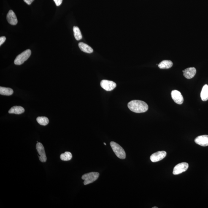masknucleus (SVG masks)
<instances>
[{"label":"nucleus","mask_w":208,"mask_h":208,"mask_svg":"<svg viewBox=\"0 0 208 208\" xmlns=\"http://www.w3.org/2000/svg\"><path fill=\"white\" fill-rule=\"evenodd\" d=\"M128 108L136 113H142L148 110V106L144 101L138 100L130 101L128 104Z\"/></svg>","instance_id":"obj_1"},{"label":"nucleus","mask_w":208,"mask_h":208,"mask_svg":"<svg viewBox=\"0 0 208 208\" xmlns=\"http://www.w3.org/2000/svg\"><path fill=\"white\" fill-rule=\"evenodd\" d=\"M110 145L113 150L118 158L122 159L126 158V153L123 148L119 144L114 142L110 143Z\"/></svg>","instance_id":"obj_2"},{"label":"nucleus","mask_w":208,"mask_h":208,"mask_svg":"<svg viewBox=\"0 0 208 208\" xmlns=\"http://www.w3.org/2000/svg\"><path fill=\"white\" fill-rule=\"evenodd\" d=\"M100 174L98 172H92L83 175L82 179L84 180V184L85 185H88L97 180Z\"/></svg>","instance_id":"obj_3"},{"label":"nucleus","mask_w":208,"mask_h":208,"mask_svg":"<svg viewBox=\"0 0 208 208\" xmlns=\"http://www.w3.org/2000/svg\"><path fill=\"white\" fill-rule=\"evenodd\" d=\"M31 54V50H27L18 55L14 60V64L20 65L23 64L29 58Z\"/></svg>","instance_id":"obj_4"},{"label":"nucleus","mask_w":208,"mask_h":208,"mask_svg":"<svg viewBox=\"0 0 208 208\" xmlns=\"http://www.w3.org/2000/svg\"><path fill=\"white\" fill-rule=\"evenodd\" d=\"M36 150L40 156H39L40 161L42 162H45L47 160L45 150L44 146L41 143L38 142L36 145Z\"/></svg>","instance_id":"obj_5"},{"label":"nucleus","mask_w":208,"mask_h":208,"mask_svg":"<svg viewBox=\"0 0 208 208\" xmlns=\"http://www.w3.org/2000/svg\"><path fill=\"white\" fill-rule=\"evenodd\" d=\"M188 168V163L183 162L177 164L175 166L173 174L175 175L180 174L181 173L185 172Z\"/></svg>","instance_id":"obj_6"},{"label":"nucleus","mask_w":208,"mask_h":208,"mask_svg":"<svg viewBox=\"0 0 208 208\" xmlns=\"http://www.w3.org/2000/svg\"><path fill=\"white\" fill-rule=\"evenodd\" d=\"M101 86L107 91H111L117 86V84L112 81L103 80L100 82Z\"/></svg>","instance_id":"obj_7"},{"label":"nucleus","mask_w":208,"mask_h":208,"mask_svg":"<svg viewBox=\"0 0 208 208\" xmlns=\"http://www.w3.org/2000/svg\"><path fill=\"white\" fill-rule=\"evenodd\" d=\"M171 96L173 100L176 104H181L184 102V98L182 94L177 90H174L171 91Z\"/></svg>","instance_id":"obj_8"},{"label":"nucleus","mask_w":208,"mask_h":208,"mask_svg":"<svg viewBox=\"0 0 208 208\" xmlns=\"http://www.w3.org/2000/svg\"><path fill=\"white\" fill-rule=\"evenodd\" d=\"M166 155V151H158L152 155L150 157V160L153 162H156L163 159Z\"/></svg>","instance_id":"obj_9"},{"label":"nucleus","mask_w":208,"mask_h":208,"mask_svg":"<svg viewBox=\"0 0 208 208\" xmlns=\"http://www.w3.org/2000/svg\"><path fill=\"white\" fill-rule=\"evenodd\" d=\"M195 142L198 145L202 147H207L208 146V135H203L198 136L195 139Z\"/></svg>","instance_id":"obj_10"},{"label":"nucleus","mask_w":208,"mask_h":208,"mask_svg":"<svg viewBox=\"0 0 208 208\" xmlns=\"http://www.w3.org/2000/svg\"><path fill=\"white\" fill-rule=\"evenodd\" d=\"M184 76L186 78L190 79L193 78L196 73V69L194 67L187 68L183 71Z\"/></svg>","instance_id":"obj_11"},{"label":"nucleus","mask_w":208,"mask_h":208,"mask_svg":"<svg viewBox=\"0 0 208 208\" xmlns=\"http://www.w3.org/2000/svg\"><path fill=\"white\" fill-rule=\"evenodd\" d=\"M7 20L8 22L12 25L17 24L18 22L16 16L12 10L9 11L8 13H7Z\"/></svg>","instance_id":"obj_12"},{"label":"nucleus","mask_w":208,"mask_h":208,"mask_svg":"<svg viewBox=\"0 0 208 208\" xmlns=\"http://www.w3.org/2000/svg\"><path fill=\"white\" fill-rule=\"evenodd\" d=\"M24 111V109L22 106H14L9 109V113L20 115V114L23 113Z\"/></svg>","instance_id":"obj_13"},{"label":"nucleus","mask_w":208,"mask_h":208,"mask_svg":"<svg viewBox=\"0 0 208 208\" xmlns=\"http://www.w3.org/2000/svg\"><path fill=\"white\" fill-rule=\"evenodd\" d=\"M78 46L80 50L86 53L90 54L93 52V49L91 47L83 42H79Z\"/></svg>","instance_id":"obj_14"},{"label":"nucleus","mask_w":208,"mask_h":208,"mask_svg":"<svg viewBox=\"0 0 208 208\" xmlns=\"http://www.w3.org/2000/svg\"><path fill=\"white\" fill-rule=\"evenodd\" d=\"M172 61L170 60H163L158 65V67L161 69H168L173 66Z\"/></svg>","instance_id":"obj_15"},{"label":"nucleus","mask_w":208,"mask_h":208,"mask_svg":"<svg viewBox=\"0 0 208 208\" xmlns=\"http://www.w3.org/2000/svg\"><path fill=\"white\" fill-rule=\"evenodd\" d=\"M201 100L203 101H207L208 100V85H205L203 86L201 94Z\"/></svg>","instance_id":"obj_16"},{"label":"nucleus","mask_w":208,"mask_h":208,"mask_svg":"<svg viewBox=\"0 0 208 208\" xmlns=\"http://www.w3.org/2000/svg\"><path fill=\"white\" fill-rule=\"evenodd\" d=\"M14 91L11 88L0 87V94L6 96H10L13 94Z\"/></svg>","instance_id":"obj_17"},{"label":"nucleus","mask_w":208,"mask_h":208,"mask_svg":"<svg viewBox=\"0 0 208 208\" xmlns=\"http://www.w3.org/2000/svg\"><path fill=\"white\" fill-rule=\"evenodd\" d=\"M36 120L39 124L43 125V126H46L48 125L49 123V119L47 117H38Z\"/></svg>","instance_id":"obj_18"},{"label":"nucleus","mask_w":208,"mask_h":208,"mask_svg":"<svg viewBox=\"0 0 208 208\" xmlns=\"http://www.w3.org/2000/svg\"><path fill=\"white\" fill-rule=\"evenodd\" d=\"M74 37L77 41L80 40L82 38V36L80 30L78 27L74 26L73 28Z\"/></svg>","instance_id":"obj_19"},{"label":"nucleus","mask_w":208,"mask_h":208,"mask_svg":"<svg viewBox=\"0 0 208 208\" xmlns=\"http://www.w3.org/2000/svg\"><path fill=\"white\" fill-rule=\"evenodd\" d=\"M72 158V154L70 152H65L64 153L61 154V155H60V158L63 161H69Z\"/></svg>","instance_id":"obj_20"},{"label":"nucleus","mask_w":208,"mask_h":208,"mask_svg":"<svg viewBox=\"0 0 208 208\" xmlns=\"http://www.w3.org/2000/svg\"><path fill=\"white\" fill-rule=\"evenodd\" d=\"M6 40V38L5 36H2L0 38V46H1L4 43Z\"/></svg>","instance_id":"obj_21"},{"label":"nucleus","mask_w":208,"mask_h":208,"mask_svg":"<svg viewBox=\"0 0 208 208\" xmlns=\"http://www.w3.org/2000/svg\"><path fill=\"white\" fill-rule=\"evenodd\" d=\"M57 6H59L62 2L63 0H53Z\"/></svg>","instance_id":"obj_22"},{"label":"nucleus","mask_w":208,"mask_h":208,"mask_svg":"<svg viewBox=\"0 0 208 208\" xmlns=\"http://www.w3.org/2000/svg\"><path fill=\"white\" fill-rule=\"evenodd\" d=\"M34 1V0H24V1L28 5L31 4Z\"/></svg>","instance_id":"obj_23"},{"label":"nucleus","mask_w":208,"mask_h":208,"mask_svg":"<svg viewBox=\"0 0 208 208\" xmlns=\"http://www.w3.org/2000/svg\"><path fill=\"white\" fill-rule=\"evenodd\" d=\"M152 208H158V207H152Z\"/></svg>","instance_id":"obj_24"},{"label":"nucleus","mask_w":208,"mask_h":208,"mask_svg":"<svg viewBox=\"0 0 208 208\" xmlns=\"http://www.w3.org/2000/svg\"><path fill=\"white\" fill-rule=\"evenodd\" d=\"M104 144L105 145H106V143H104Z\"/></svg>","instance_id":"obj_25"}]
</instances>
